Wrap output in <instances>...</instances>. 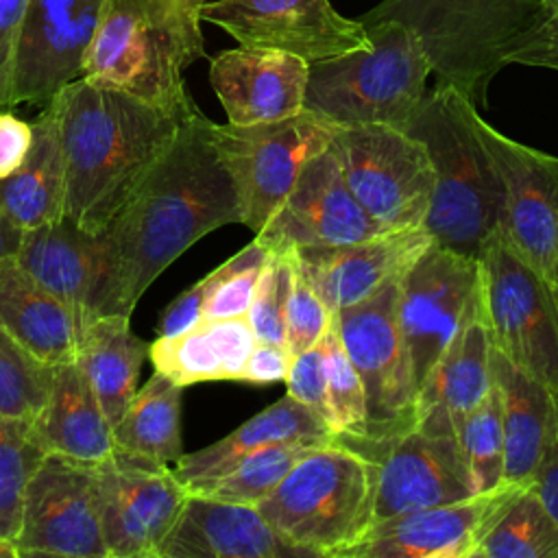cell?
<instances>
[{"label":"cell","mask_w":558,"mask_h":558,"mask_svg":"<svg viewBox=\"0 0 558 558\" xmlns=\"http://www.w3.org/2000/svg\"><path fill=\"white\" fill-rule=\"evenodd\" d=\"M286 388L292 399L314 412L331 432V412L327 401V384H325V364L320 342L314 347L292 355L290 371L286 377Z\"/></svg>","instance_id":"cell-43"},{"label":"cell","mask_w":558,"mask_h":558,"mask_svg":"<svg viewBox=\"0 0 558 558\" xmlns=\"http://www.w3.org/2000/svg\"><path fill=\"white\" fill-rule=\"evenodd\" d=\"M325 440L329 438H296L266 445L238 458L233 464H229L214 477L192 486L187 493H201L218 499L257 506L266 495H270L279 486L288 471L310 449Z\"/></svg>","instance_id":"cell-34"},{"label":"cell","mask_w":558,"mask_h":558,"mask_svg":"<svg viewBox=\"0 0 558 558\" xmlns=\"http://www.w3.org/2000/svg\"><path fill=\"white\" fill-rule=\"evenodd\" d=\"M201 20L240 46L292 52L307 63L368 46L364 24L342 17L329 0H207Z\"/></svg>","instance_id":"cell-17"},{"label":"cell","mask_w":558,"mask_h":558,"mask_svg":"<svg viewBox=\"0 0 558 558\" xmlns=\"http://www.w3.org/2000/svg\"><path fill=\"white\" fill-rule=\"evenodd\" d=\"M15 262L31 279L68 303L87 325L98 281L96 235L65 218L26 229Z\"/></svg>","instance_id":"cell-27"},{"label":"cell","mask_w":558,"mask_h":558,"mask_svg":"<svg viewBox=\"0 0 558 558\" xmlns=\"http://www.w3.org/2000/svg\"><path fill=\"white\" fill-rule=\"evenodd\" d=\"M432 244V235L418 227L384 231L340 246H294V251L305 279L336 314L399 281Z\"/></svg>","instance_id":"cell-21"},{"label":"cell","mask_w":558,"mask_h":558,"mask_svg":"<svg viewBox=\"0 0 558 558\" xmlns=\"http://www.w3.org/2000/svg\"><path fill=\"white\" fill-rule=\"evenodd\" d=\"M290 362H292V355L283 344L255 340L238 381L253 384V386L286 381Z\"/></svg>","instance_id":"cell-46"},{"label":"cell","mask_w":558,"mask_h":558,"mask_svg":"<svg viewBox=\"0 0 558 558\" xmlns=\"http://www.w3.org/2000/svg\"><path fill=\"white\" fill-rule=\"evenodd\" d=\"M510 63L558 70V0H549L545 20L512 52Z\"/></svg>","instance_id":"cell-45"},{"label":"cell","mask_w":558,"mask_h":558,"mask_svg":"<svg viewBox=\"0 0 558 558\" xmlns=\"http://www.w3.org/2000/svg\"><path fill=\"white\" fill-rule=\"evenodd\" d=\"M31 0H0V111L11 107V81Z\"/></svg>","instance_id":"cell-44"},{"label":"cell","mask_w":558,"mask_h":558,"mask_svg":"<svg viewBox=\"0 0 558 558\" xmlns=\"http://www.w3.org/2000/svg\"><path fill=\"white\" fill-rule=\"evenodd\" d=\"M477 262L490 347L558 392V310L549 281L517 253L504 227L486 240Z\"/></svg>","instance_id":"cell-8"},{"label":"cell","mask_w":558,"mask_h":558,"mask_svg":"<svg viewBox=\"0 0 558 558\" xmlns=\"http://www.w3.org/2000/svg\"><path fill=\"white\" fill-rule=\"evenodd\" d=\"M473 493L504 482V425L501 399L493 381L484 399L466 414L456 432Z\"/></svg>","instance_id":"cell-37"},{"label":"cell","mask_w":558,"mask_h":558,"mask_svg":"<svg viewBox=\"0 0 558 558\" xmlns=\"http://www.w3.org/2000/svg\"><path fill=\"white\" fill-rule=\"evenodd\" d=\"M17 556L109 558L96 497V466L46 453L24 493Z\"/></svg>","instance_id":"cell-14"},{"label":"cell","mask_w":558,"mask_h":558,"mask_svg":"<svg viewBox=\"0 0 558 558\" xmlns=\"http://www.w3.org/2000/svg\"><path fill=\"white\" fill-rule=\"evenodd\" d=\"M477 292V257L438 244H432L399 279L397 318L416 401L462 327Z\"/></svg>","instance_id":"cell-11"},{"label":"cell","mask_w":558,"mask_h":558,"mask_svg":"<svg viewBox=\"0 0 558 558\" xmlns=\"http://www.w3.org/2000/svg\"><path fill=\"white\" fill-rule=\"evenodd\" d=\"M253 344L246 316L203 318L183 333L157 336L148 342V357L155 371L185 388L201 381H238Z\"/></svg>","instance_id":"cell-29"},{"label":"cell","mask_w":558,"mask_h":558,"mask_svg":"<svg viewBox=\"0 0 558 558\" xmlns=\"http://www.w3.org/2000/svg\"><path fill=\"white\" fill-rule=\"evenodd\" d=\"M33 124L11 111H0V181L11 177L28 155Z\"/></svg>","instance_id":"cell-47"},{"label":"cell","mask_w":558,"mask_h":558,"mask_svg":"<svg viewBox=\"0 0 558 558\" xmlns=\"http://www.w3.org/2000/svg\"><path fill=\"white\" fill-rule=\"evenodd\" d=\"M240 222L233 181L211 140V120L194 107L166 155L96 233L98 281L92 318L131 316L148 286L203 235Z\"/></svg>","instance_id":"cell-1"},{"label":"cell","mask_w":558,"mask_h":558,"mask_svg":"<svg viewBox=\"0 0 558 558\" xmlns=\"http://www.w3.org/2000/svg\"><path fill=\"white\" fill-rule=\"evenodd\" d=\"M490 375L501 399L504 482L530 480L556 425V392L490 347Z\"/></svg>","instance_id":"cell-28"},{"label":"cell","mask_w":558,"mask_h":558,"mask_svg":"<svg viewBox=\"0 0 558 558\" xmlns=\"http://www.w3.org/2000/svg\"><path fill=\"white\" fill-rule=\"evenodd\" d=\"M336 129L338 124L310 109L272 122H211L214 146L238 194L240 225L253 233L262 231L301 168L329 148Z\"/></svg>","instance_id":"cell-9"},{"label":"cell","mask_w":558,"mask_h":558,"mask_svg":"<svg viewBox=\"0 0 558 558\" xmlns=\"http://www.w3.org/2000/svg\"><path fill=\"white\" fill-rule=\"evenodd\" d=\"M33 142L22 166L0 181V207L26 231L63 218L65 157L57 107L50 100L35 118Z\"/></svg>","instance_id":"cell-30"},{"label":"cell","mask_w":558,"mask_h":558,"mask_svg":"<svg viewBox=\"0 0 558 558\" xmlns=\"http://www.w3.org/2000/svg\"><path fill=\"white\" fill-rule=\"evenodd\" d=\"M296 438H333V434L314 412L286 392L281 399L253 414L225 438L194 453H183L174 462L172 471L190 490L255 449Z\"/></svg>","instance_id":"cell-32"},{"label":"cell","mask_w":558,"mask_h":558,"mask_svg":"<svg viewBox=\"0 0 558 558\" xmlns=\"http://www.w3.org/2000/svg\"><path fill=\"white\" fill-rule=\"evenodd\" d=\"M44 456L28 421L0 414V538L15 541L26 484Z\"/></svg>","instance_id":"cell-36"},{"label":"cell","mask_w":558,"mask_h":558,"mask_svg":"<svg viewBox=\"0 0 558 558\" xmlns=\"http://www.w3.org/2000/svg\"><path fill=\"white\" fill-rule=\"evenodd\" d=\"M203 305H205V283L198 279L190 288H185L166 310L157 327V336L170 338L177 333L187 331L196 323L203 320Z\"/></svg>","instance_id":"cell-48"},{"label":"cell","mask_w":558,"mask_h":558,"mask_svg":"<svg viewBox=\"0 0 558 558\" xmlns=\"http://www.w3.org/2000/svg\"><path fill=\"white\" fill-rule=\"evenodd\" d=\"M201 57V28L177 22L155 0H105L81 76L183 111L194 105L183 70Z\"/></svg>","instance_id":"cell-7"},{"label":"cell","mask_w":558,"mask_h":558,"mask_svg":"<svg viewBox=\"0 0 558 558\" xmlns=\"http://www.w3.org/2000/svg\"><path fill=\"white\" fill-rule=\"evenodd\" d=\"M466 120L499 174L508 240L549 281L558 262V157L510 140L480 116L473 100Z\"/></svg>","instance_id":"cell-13"},{"label":"cell","mask_w":558,"mask_h":558,"mask_svg":"<svg viewBox=\"0 0 558 558\" xmlns=\"http://www.w3.org/2000/svg\"><path fill=\"white\" fill-rule=\"evenodd\" d=\"M105 0H31L17 44L11 107L48 105L81 78Z\"/></svg>","instance_id":"cell-20"},{"label":"cell","mask_w":558,"mask_h":558,"mask_svg":"<svg viewBox=\"0 0 558 558\" xmlns=\"http://www.w3.org/2000/svg\"><path fill=\"white\" fill-rule=\"evenodd\" d=\"M181 399L183 386L155 371L111 427L116 453L166 466L174 464L183 456Z\"/></svg>","instance_id":"cell-33"},{"label":"cell","mask_w":558,"mask_h":558,"mask_svg":"<svg viewBox=\"0 0 558 558\" xmlns=\"http://www.w3.org/2000/svg\"><path fill=\"white\" fill-rule=\"evenodd\" d=\"M530 480L501 482L488 490L418 508L377 523L353 558H475Z\"/></svg>","instance_id":"cell-18"},{"label":"cell","mask_w":558,"mask_h":558,"mask_svg":"<svg viewBox=\"0 0 558 558\" xmlns=\"http://www.w3.org/2000/svg\"><path fill=\"white\" fill-rule=\"evenodd\" d=\"M24 229L0 207V266L9 259H15L22 244Z\"/></svg>","instance_id":"cell-51"},{"label":"cell","mask_w":558,"mask_h":558,"mask_svg":"<svg viewBox=\"0 0 558 558\" xmlns=\"http://www.w3.org/2000/svg\"><path fill=\"white\" fill-rule=\"evenodd\" d=\"M54 368L31 355L0 327V414L33 423L41 412Z\"/></svg>","instance_id":"cell-39"},{"label":"cell","mask_w":558,"mask_h":558,"mask_svg":"<svg viewBox=\"0 0 558 558\" xmlns=\"http://www.w3.org/2000/svg\"><path fill=\"white\" fill-rule=\"evenodd\" d=\"M0 327L31 355L54 368L76 357L85 325L68 303L9 259L0 266Z\"/></svg>","instance_id":"cell-26"},{"label":"cell","mask_w":558,"mask_h":558,"mask_svg":"<svg viewBox=\"0 0 558 558\" xmlns=\"http://www.w3.org/2000/svg\"><path fill=\"white\" fill-rule=\"evenodd\" d=\"M490 384V338L477 292L462 327L416 401L414 423L456 436L462 421L484 399Z\"/></svg>","instance_id":"cell-24"},{"label":"cell","mask_w":558,"mask_h":558,"mask_svg":"<svg viewBox=\"0 0 558 558\" xmlns=\"http://www.w3.org/2000/svg\"><path fill=\"white\" fill-rule=\"evenodd\" d=\"M290 286V253L288 248H268L262 266L253 301L246 312V320L255 340L277 342L286 347L283 310Z\"/></svg>","instance_id":"cell-41"},{"label":"cell","mask_w":558,"mask_h":558,"mask_svg":"<svg viewBox=\"0 0 558 558\" xmlns=\"http://www.w3.org/2000/svg\"><path fill=\"white\" fill-rule=\"evenodd\" d=\"M384 231L388 229L373 220L349 190L329 144L301 168L292 190L255 238L268 248H314L351 244Z\"/></svg>","instance_id":"cell-19"},{"label":"cell","mask_w":558,"mask_h":558,"mask_svg":"<svg viewBox=\"0 0 558 558\" xmlns=\"http://www.w3.org/2000/svg\"><path fill=\"white\" fill-rule=\"evenodd\" d=\"M377 462L375 525L473 493L458 438L418 423L384 440H347Z\"/></svg>","instance_id":"cell-16"},{"label":"cell","mask_w":558,"mask_h":558,"mask_svg":"<svg viewBox=\"0 0 558 558\" xmlns=\"http://www.w3.org/2000/svg\"><path fill=\"white\" fill-rule=\"evenodd\" d=\"M331 148L349 190L366 214L388 231L423 227L434 168L425 144L388 124L338 126Z\"/></svg>","instance_id":"cell-10"},{"label":"cell","mask_w":558,"mask_h":558,"mask_svg":"<svg viewBox=\"0 0 558 558\" xmlns=\"http://www.w3.org/2000/svg\"><path fill=\"white\" fill-rule=\"evenodd\" d=\"M157 558H305L255 506L187 493Z\"/></svg>","instance_id":"cell-23"},{"label":"cell","mask_w":558,"mask_h":558,"mask_svg":"<svg viewBox=\"0 0 558 558\" xmlns=\"http://www.w3.org/2000/svg\"><path fill=\"white\" fill-rule=\"evenodd\" d=\"M377 462L342 438L310 449L255 508L305 558H353L375 527Z\"/></svg>","instance_id":"cell-3"},{"label":"cell","mask_w":558,"mask_h":558,"mask_svg":"<svg viewBox=\"0 0 558 558\" xmlns=\"http://www.w3.org/2000/svg\"><path fill=\"white\" fill-rule=\"evenodd\" d=\"M549 288H551V294H554V301H556V310H558V262H556L554 275L549 279Z\"/></svg>","instance_id":"cell-53"},{"label":"cell","mask_w":558,"mask_h":558,"mask_svg":"<svg viewBox=\"0 0 558 558\" xmlns=\"http://www.w3.org/2000/svg\"><path fill=\"white\" fill-rule=\"evenodd\" d=\"M0 558H17V547L15 543L0 538Z\"/></svg>","instance_id":"cell-52"},{"label":"cell","mask_w":558,"mask_h":558,"mask_svg":"<svg viewBox=\"0 0 558 558\" xmlns=\"http://www.w3.org/2000/svg\"><path fill=\"white\" fill-rule=\"evenodd\" d=\"M549 0H381L362 24L392 20L410 28L436 74L475 105H486L490 78L538 28Z\"/></svg>","instance_id":"cell-5"},{"label":"cell","mask_w":558,"mask_h":558,"mask_svg":"<svg viewBox=\"0 0 558 558\" xmlns=\"http://www.w3.org/2000/svg\"><path fill=\"white\" fill-rule=\"evenodd\" d=\"M397 305L399 281L336 312L340 340L364 388L366 440H384L414 425L416 399Z\"/></svg>","instance_id":"cell-12"},{"label":"cell","mask_w":558,"mask_h":558,"mask_svg":"<svg viewBox=\"0 0 558 558\" xmlns=\"http://www.w3.org/2000/svg\"><path fill=\"white\" fill-rule=\"evenodd\" d=\"M283 248V246H281ZM290 253V286L283 310L286 325V349L296 355L314 347L331 323V312L305 279L294 246H286Z\"/></svg>","instance_id":"cell-42"},{"label":"cell","mask_w":558,"mask_h":558,"mask_svg":"<svg viewBox=\"0 0 558 558\" xmlns=\"http://www.w3.org/2000/svg\"><path fill=\"white\" fill-rule=\"evenodd\" d=\"M266 255L268 246L259 238H253V242L240 248L233 257L205 275L203 318L246 316Z\"/></svg>","instance_id":"cell-40"},{"label":"cell","mask_w":558,"mask_h":558,"mask_svg":"<svg viewBox=\"0 0 558 558\" xmlns=\"http://www.w3.org/2000/svg\"><path fill=\"white\" fill-rule=\"evenodd\" d=\"M52 102L65 157L63 218L92 235L122 209L196 107L163 109L83 76Z\"/></svg>","instance_id":"cell-2"},{"label":"cell","mask_w":558,"mask_h":558,"mask_svg":"<svg viewBox=\"0 0 558 558\" xmlns=\"http://www.w3.org/2000/svg\"><path fill=\"white\" fill-rule=\"evenodd\" d=\"M31 427L44 453L92 466L116 456L111 423L76 360L54 366L50 395Z\"/></svg>","instance_id":"cell-25"},{"label":"cell","mask_w":558,"mask_h":558,"mask_svg":"<svg viewBox=\"0 0 558 558\" xmlns=\"http://www.w3.org/2000/svg\"><path fill=\"white\" fill-rule=\"evenodd\" d=\"M310 63L292 52L240 46L211 59L209 81L231 124L272 122L305 109Z\"/></svg>","instance_id":"cell-22"},{"label":"cell","mask_w":558,"mask_h":558,"mask_svg":"<svg viewBox=\"0 0 558 558\" xmlns=\"http://www.w3.org/2000/svg\"><path fill=\"white\" fill-rule=\"evenodd\" d=\"M163 13L174 17L177 22L190 26V28H201V11L207 0H155Z\"/></svg>","instance_id":"cell-50"},{"label":"cell","mask_w":558,"mask_h":558,"mask_svg":"<svg viewBox=\"0 0 558 558\" xmlns=\"http://www.w3.org/2000/svg\"><path fill=\"white\" fill-rule=\"evenodd\" d=\"M366 48L310 63L305 109L338 126L403 129L427 94L429 59L418 37L399 22L364 24Z\"/></svg>","instance_id":"cell-6"},{"label":"cell","mask_w":558,"mask_h":558,"mask_svg":"<svg viewBox=\"0 0 558 558\" xmlns=\"http://www.w3.org/2000/svg\"><path fill=\"white\" fill-rule=\"evenodd\" d=\"M144 357H148V342L131 331L129 316H94L81 331L74 360L111 427L120 421L137 390Z\"/></svg>","instance_id":"cell-31"},{"label":"cell","mask_w":558,"mask_h":558,"mask_svg":"<svg viewBox=\"0 0 558 558\" xmlns=\"http://www.w3.org/2000/svg\"><path fill=\"white\" fill-rule=\"evenodd\" d=\"M96 497L109 558H157L187 488L172 466L116 453L96 464Z\"/></svg>","instance_id":"cell-15"},{"label":"cell","mask_w":558,"mask_h":558,"mask_svg":"<svg viewBox=\"0 0 558 558\" xmlns=\"http://www.w3.org/2000/svg\"><path fill=\"white\" fill-rule=\"evenodd\" d=\"M318 342L323 349L327 401L331 412V434L342 440L364 438L366 436L364 388L340 340L336 314L331 316V323Z\"/></svg>","instance_id":"cell-38"},{"label":"cell","mask_w":558,"mask_h":558,"mask_svg":"<svg viewBox=\"0 0 558 558\" xmlns=\"http://www.w3.org/2000/svg\"><path fill=\"white\" fill-rule=\"evenodd\" d=\"M475 558H558V523L532 482L482 541Z\"/></svg>","instance_id":"cell-35"},{"label":"cell","mask_w":558,"mask_h":558,"mask_svg":"<svg viewBox=\"0 0 558 558\" xmlns=\"http://www.w3.org/2000/svg\"><path fill=\"white\" fill-rule=\"evenodd\" d=\"M469 100L451 85H436L405 131L425 144L434 168L423 229L434 244L480 257L486 240L504 225V187L466 120Z\"/></svg>","instance_id":"cell-4"},{"label":"cell","mask_w":558,"mask_h":558,"mask_svg":"<svg viewBox=\"0 0 558 558\" xmlns=\"http://www.w3.org/2000/svg\"><path fill=\"white\" fill-rule=\"evenodd\" d=\"M532 488L536 490V495L541 497V501L545 504V508L549 510V514L554 517V521L558 523V392H556V425H554V434L543 451V458L538 462V466L534 469L532 477Z\"/></svg>","instance_id":"cell-49"}]
</instances>
